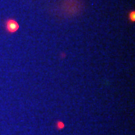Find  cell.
I'll list each match as a JSON object with an SVG mask.
<instances>
[{
    "label": "cell",
    "instance_id": "obj_1",
    "mask_svg": "<svg viewBox=\"0 0 135 135\" xmlns=\"http://www.w3.org/2000/svg\"><path fill=\"white\" fill-rule=\"evenodd\" d=\"M19 23L16 21V20L12 19V18H9V19L6 20L5 22V29L6 31L10 34H13L15 32H17L19 30Z\"/></svg>",
    "mask_w": 135,
    "mask_h": 135
},
{
    "label": "cell",
    "instance_id": "obj_2",
    "mask_svg": "<svg viewBox=\"0 0 135 135\" xmlns=\"http://www.w3.org/2000/svg\"><path fill=\"white\" fill-rule=\"evenodd\" d=\"M56 126H57V129H59V130H61V129H63L64 128V123H63L62 121H58L57 123H56Z\"/></svg>",
    "mask_w": 135,
    "mask_h": 135
},
{
    "label": "cell",
    "instance_id": "obj_3",
    "mask_svg": "<svg viewBox=\"0 0 135 135\" xmlns=\"http://www.w3.org/2000/svg\"><path fill=\"white\" fill-rule=\"evenodd\" d=\"M129 19H130L132 22L135 20V12L134 11H131L130 13H129Z\"/></svg>",
    "mask_w": 135,
    "mask_h": 135
}]
</instances>
